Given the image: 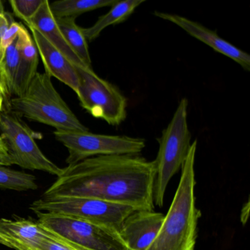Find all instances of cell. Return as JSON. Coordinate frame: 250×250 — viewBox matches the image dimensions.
<instances>
[{"label": "cell", "instance_id": "11", "mask_svg": "<svg viewBox=\"0 0 250 250\" xmlns=\"http://www.w3.org/2000/svg\"><path fill=\"white\" fill-rule=\"evenodd\" d=\"M154 15L162 20L173 23L187 32L190 36L206 43L216 52L230 58L239 64L246 71H250V55L229 42H227L225 39H222L216 32L204 27L200 23L191 21L188 19L176 14L155 11Z\"/></svg>", "mask_w": 250, "mask_h": 250}, {"label": "cell", "instance_id": "7", "mask_svg": "<svg viewBox=\"0 0 250 250\" xmlns=\"http://www.w3.org/2000/svg\"><path fill=\"white\" fill-rule=\"evenodd\" d=\"M78 74L77 95L83 109L109 125L122 124L127 115V99L114 84L99 77L92 68L75 65Z\"/></svg>", "mask_w": 250, "mask_h": 250}, {"label": "cell", "instance_id": "29", "mask_svg": "<svg viewBox=\"0 0 250 250\" xmlns=\"http://www.w3.org/2000/svg\"><path fill=\"white\" fill-rule=\"evenodd\" d=\"M4 102H5V101L2 100V99H0V115H1L2 110H3Z\"/></svg>", "mask_w": 250, "mask_h": 250}, {"label": "cell", "instance_id": "12", "mask_svg": "<svg viewBox=\"0 0 250 250\" xmlns=\"http://www.w3.org/2000/svg\"><path fill=\"white\" fill-rule=\"evenodd\" d=\"M29 29L31 31L35 44L43 61L45 73L51 77L58 79L77 93L80 81L75 65L38 30L32 27Z\"/></svg>", "mask_w": 250, "mask_h": 250}, {"label": "cell", "instance_id": "14", "mask_svg": "<svg viewBox=\"0 0 250 250\" xmlns=\"http://www.w3.org/2000/svg\"><path fill=\"white\" fill-rule=\"evenodd\" d=\"M24 24L28 28L32 27L36 29L41 34L43 35L74 65L86 67L64 39L63 35L60 30L56 20L51 11L50 3L48 0L43 1V4L34 17Z\"/></svg>", "mask_w": 250, "mask_h": 250}, {"label": "cell", "instance_id": "5", "mask_svg": "<svg viewBox=\"0 0 250 250\" xmlns=\"http://www.w3.org/2000/svg\"><path fill=\"white\" fill-rule=\"evenodd\" d=\"M35 213L71 216L118 231L123 221L137 209L125 205L82 197H42L30 207Z\"/></svg>", "mask_w": 250, "mask_h": 250}, {"label": "cell", "instance_id": "3", "mask_svg": "<svg viewBox=\"0 0 250 250\" xmlns=\"http://www.w3.org/2000/svg\"><path fill=\"white\" fill-rule=\"evenodd\" d=\"M9 106L17 116L49 125L56 131H89L57 91L52 77L45 72H38L25 93L11 98Z\"/></svg>", "mask_w": 250, "mask_h": 250}, {"label": "cell", "instance_id": "22", "mask_svg": "<svg viewBox=\"0 0 250 250\" xmlns=\"http://www.w3.org/2000/svg\"><path fill=\"white\" fill-rule=\"evenodd\" d=\"M13 21H14L11 14L5 11L0 12V44Z\"/></svg>", "mask_w": 250, "mask_h": 250}, {"label": "cell", "instance_id": "23", "mask_svg": "<svg viewBox=\"0 0 250 250\" xmlns=\"http://www.w3.org/2000/svg\"><path fill=\"white\" fill-rule=\"evenodd\" d=\"M47 233V232H46ZM38 250H73L72 249L60 244L48 235L46 239L42 241Z\"/></svg>", "mask_w": 250, "mask_h": 250}, {"label": "cell", "instance_id": "20", "mask_svg": "<svg viewBox=\"0 0 250 250\" xmlns=\"http://www.w3.org/2000/svg\"><path fill=\"white\" fill-rule=\"evenodd\" d=\"M0 188L23 191L37 189L38 185L34 175L0 166Z\"/></svg>", "mask_w": 250, "mask_h": 250}, {"label": "cell", "instance_id": "10", "mask_svg": "<svg viewBox=\"0 0 250 250\" xmlns=\"http://www.w3.org/2000/svg\"><path fill=\"white\" fill-rule=\"evenodd\" d=\"M165 214L150 210H135L123 221L117 233L128 250H147L157 235Z\"/></svg>", "mask_w": 250, "mask_h": 250}, {"label": "cell", "instance_id": "16", "mask_svg": "<svg viewBox=\"0 0 250 250\" xmlns=\"http://www.w3.org/2000/svg\"><path fill=\"white\" fill-rule=\"evenodd\" d=\"M144 2V0L117 1L111 6L109 12L99 17L93 26L88 28H83L84 37L87 42H93L106 27L126 21L135 10Z\"/></svg>", "mask_w": 250, "mask_h": 250}, {"label": "cell", "instance_id": "6", "mask_svg": "<svg viewBox=\"0 0 250 250\" xmlns=\"http://www.w3.org/2000/svg\"><path fill=\"white\" fill-rule=\"evenodd\" d=\"M38 135L42 134L33 131L14 112L2 110L0 115V138L6 147L13 165L59 176L62 168L43 154L36 142Z\"/></svg>", "mask_w": 250, "mask_h": 250}, {"label": "cell", "instance_id": "13", "mask_svg": "<svg viewBox=\"0 0 250 250\" xmlns=\"http://www.w3.org/2000/svg\"><path fill=\"white\" fill-rule=\"evenodd\" d=\"M38 222L27 219H0V244L16 250H38L47 238Z\"/></svg>", "mask_w": 250, "mask_h": 250}, {"label": "cell", "instance_id": "26", "mask_svg": "<svg viewBox=\"0 0 250 250\" xmlns=\"http://www.w3.org/2000/svg\"><path fill=\"white\" fill-rule=\"evenodd\" d=\"M13 165L12 161L8 154L0 153V166L8 167Z\"/></svg>", "mask_w": 250, "mask_h": 250}, {"label": "cell", "instance_id": "8", "mask_svg": "<svg viewBox=\"0 0 250 250\" xmlns=\"http://www.w3.org/2000/svg\"><path fill=\"white\" fill-rule=\"evenodd\" d=\"M55 139L68 151V165L88 158L109 155H138L146 147L143 139L77 131H54Z\"/></svg>", "mask_w": 250, "mask_h": 250}, {"label": "cell", "instance_id": "28", "mask_svg": "<svg viewBox=\"0 0 250 250\" xmlns=\"http://www.w3.org/2000/svg\"><path fill=\"white\" fill-rule=\"evenodd\" d=\"M0 153L8 154L6 147H5V144H4V143L2 142V139L1 138H0Z\"/></svg>", "mask_w": 250, "mask_h": 250}, {"label": "cell", "instance_id": "18", "mask_svg": "<svg viewBox=\"0 0 250 250\" xmlns=\"http://www.w3.org/2000/svg\"><path fill=\"white\" fill-rule=\"evenodd\" d=\"M76 20L75 18H63L58 19L56 21L70 47L86 67L92 68L87 41L83 34V28L77 25Z\"/></svg>", "mask_w": 250, "mask_h": 250}, {"label": "cell", "instance_id": "2", "mask_svg": "<svg viewBox=\"0 0 250 250\" xmlns=\"http://www.w3.org/2000/svg\"><path fill=\"white\" fill-rule=\"evenodd\" d=\"M197 140L191 145L181 167L178 188L157 235L147 250H194L201 211L196 206L195 164Z\"/></svg>", "mask_w": 250, "mask_h": 250}, {"label": "cell", "instance_id": "15", "mask_svg": "<svg viewBox=\"0 0 250 250\" xmlns=\"http://www.w3.org/2000/svg\"><path fill=\"white\" fill-rule=\"evenodd\" d=\"M20 43V62L14 87V97L22 96L37 74L39 54L34 40L22 26L18 35Z\"/></svg>", "mask_w": 250, "mask_h": 250}, {"label": "cell", "instance_id": "25", "mask_svg": "<svg viewBox=\"0 0 250 250\" xmlns=\"http://www.w3.org/2000/svg\"><path fill=\"white\" fill-rule=\"evenodd\" d=\"M249 216H250V200L247 202L243 206L241 211V222L243 225H245L248 221Z\"/></svg>", "mask_w": 250, "mask_h": 250}, {"label": "cell", "instance_id": "9", "mask_svg": "<svg viewBox=\"0 0 250 250\" xmlns=\"http://www.w3.org/2000/svg\"><path fill=\"white\" fill-rule=\"evenodd\" d=\"M36 214L43 229L71 242L96 250H128L112 229L64 215Z\"/></svg>", "mask_w": 250, "mask_h": 250}, {"label": "cell", "instance_id": "30", "mask_svg": "<svg viewBox=\"0 0 250 250\" xmlns=\"http://www.w3.org/2000/svg\"><path fill=\"white\" fill-rule=\"evenodd\" d=\"M5 11V9H4L3 2L0 0V12H2V11Z\"/></svg>", "mask_w": 250, "mask_h": 250}, {"label": "cell", "instance_id": "19", "mask_svg": "<svg viewBox=\"0 0 250 250\" xmlns=\"http://www.w3.org/2000/svg\"><path fill=\"white\" fill-rule=\"evenodd\" d=\"M20 62V43L18 37L7 49L0 63V69L8 96H13Z\"/></svg>", "mask_w": 250, "mask_h": 250}, {"label": "cell", "instance_id": "1", "mask_svg": "<svg viewBox=\"0 0 250 250\" xmlns=\"http://www.w3.org/2000/svg\"><path fill=\"white\" fill-rule=\"evenodd\" d=\"M154 161L138 155H109L88 158L62 168L42 197H82L154 209Z\"/></svg>", "mask_w": 250, "mask_h": 250}, {"label": "cell", "instance_id": "27", "mask_svg": "<svg viewBox=\"0 0 250 250\" xmlns=\"http://www.w3.org/2000/svg\"><path fill=\"white\" fill-rule=\"evenodd\" d=\"M8 97L7 95L6 88H5V83H4L3 79H2V72L0 69V99L5 101Z\"/></svg>", "mask_w": 250, "mask_h": 250}, {"label": "cell", "instance_id": "4", "mask_svg": "<svg viewBox=\"0 0 250 250\" xmlns=\"http://www.w3.org/2000/svg\"><path fill=\"white\" fill-rule=\"evenodd\" d=\"M188 106L187 99H181L172 120L158 138L159 148L154 160L153 202L159 207L164 206L168 184L182 167L191 147V134L187 121Z\"/></svg>", "mask_w": 250, "mask_h": 250}, {"label": "cell", "instance_id": "21", "mask_svg": "<svg viewBox=\"0 0 250 250\" xmlns=\"http://www.w3.org/2000/svg\"><path fill=\"white\" fill-rule=\"evenodd\" d=\"M44 0H11L9 4L16 17L28 22L39 11Z\"/></svg>", "mask_w": 250, "mask_h": 250}, {"label": "cell", "instance_id": "17", "mask_svg": "<svg viewBox=\"0 0 250 250\" xmlns=\"http://www.w3.org/2000/svg\"><path fill=\"white\" fill-rule=\"evenodd\" d=\"M118 0H58L50 4L55 20L75 18L84 13L99 8L111 7Z\"/></svg>", "mask_w": 250, "mask_h": 250}, {"label": "cell", "instance_id": "24", "mask_svg": "<svg viewBox=\"0 0 250 250\" xmlns=\"http://www.w3.org/2000/svg\"><path fill=\"white\" fill-rule=\"evenodd\" d=\"M45 230H46V229H45ZM46 232H47V235H49V237H50L51 238L55 240V241H58V243L62 244V245L66 246V247L72 249L73 250H96L83 247V246L75 244V243L71 242V241H68V240L65 239V238H62V237L58 236V235L52 233V232H49V231L46 230Z\"/></svg>", "mask_w": 250, "mask_h": 250}]
</instances>
